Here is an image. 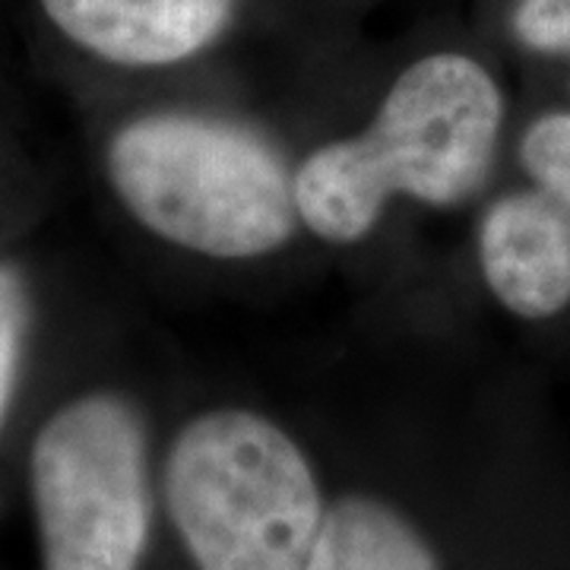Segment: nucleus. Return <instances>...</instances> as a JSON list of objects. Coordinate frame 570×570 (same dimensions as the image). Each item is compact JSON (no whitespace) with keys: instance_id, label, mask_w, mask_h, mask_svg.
Listing matches in <instances>:
<instances>
[{"instance_id":"4","label":"nucleus","mask_w":570,"mask_h":570,"mask_svg":"<svg viewBox=\"0 0 570 570\" xmlns=\"http://www.w3.org/2000/svg\"><path fill=\"white\" fill-rule=\"evenodd\" d=\"M45 570H140L153 491L146 431L111 393L63 403L29 450Z\"/></svg>"},{"instance_id":"3","label":"nucleus","mask_w":570,"mask_h":570,"mask_svg":"<svg viewBox=\"0 0 570 570\" xmlns=\"http://www.w3.org/2000/svg\"><path fill=\"white\" fill-rule=\"evenodd\" d=\"M165 504L197 570H307L326 517L305 450L250 409H216L181 428Z\"/></svg>"},{"instance_id":"10","label":"nucleus","mask_w":570,"mask_h":570,"mask_svg":"<svg viewBox=\"0 0 570 570\" xmlns=\"http://www.w3.org/2000/svg\"><path fill=\"white\" fill-rule=\"evenodd\" d=\"M22 336V295L17 279L0 269V422L10 406V393L17 381V358H20Z\"/></svg>"},{"instance_id":"7","label":"nucleus","mask_w":570,"mask_h":570,"mask_svg":"<svg viewBox=\"0 0 570 570\" xmlns=\"http://www.w3.org/2000/svg\"><path fill=\"white\" fill-rule=\"evenodd\" d=\"M307 570H441V564L400 510L352 494L326 510Z\"/></svg>"},{"instance_id":"2","label":"nucleus","mask_w":570,"mask_h":570,"mask_svg":"<svg viewBox=\"0 0 570 570\" xmlns=\"http://www.w3.org/2000/svg\"><path fill=\"white\" fill-rule=\"evenodd\" d=\"M108 178L137 223L204 257H264L298 223L292 175L276 149L216 118L149 115L124 124L108 142Z\"/></svg>"},{"instance_id":"8","label":"nucleus","mask_w":570,"mask_h":570,"mask_svg":"<svg viewBox=\"0 0 570 570\" xmlns=\"http://www.w3.org/2000/svg\"><path fill=\"white\" fill-rule=\"evenodd\" d=\"M520 159L535 190L570 219V115H546L532 124L520 146Z\"/></svg>"},{"instance_id":"6","label":"nucleus","mask_w":570,"mask_h":570,"mask_svg":"<svg viewBox=\"0 0 570 570\" xmlns=\"http://www.w3.org/2000/svg\"><path fill=\"white\" fill-rule=\"evenodd\" d=\"M479 257L494 298L517 317L542 321L570 305V219L546 194H510L491 206Z\"/></svg>"},{"instance_id":"5","label":"nucleus","mask_w":570,"mask_h":570,"mask_svg":"<svg viewBox=\"0 0 570 570\" xmlns=\"http://www.w3.org/2000/svg\"><path fill=\"white\" fill-rule=\"evenodd\" d=\"M238 0H41L77 48L121 67H168L200 55L228 29Z\"/></svg>"},{"instance_id":"9","label":"nucleus","mask_w":570,"mask_h":570,"mask_svg":"<svg viewBox=\"0 0 570 570\" xmlns=\"http://www.w3.org/2000/svg\"><path fill=\"white\" fill-rule=\"evenodd\" d=\"M513 29L517 39L535 51L570 55V0H520Z\"/></svg>"},{"instance_id":"1","label":"nucleus","mask_w":570,"mask_h":570,"mask_svg":"<svg viewBox=\"0 0 570 570\" xmlns=\"http://www.w3.org/2000/svg\"><path fill=\"white\" fill-rule=\"evenodd\" d=\"M504 99L466 55H428L400 73L365 134L326 142L292 178L298 219L330 245L377 225L390 197L428 206L469 200L489 178Z\"/></svg>"}]
</instances>
